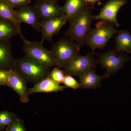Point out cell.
<instances>
[{"instance_id":"cell-1","label":"cell","mask_w":131,"mask_h":131,"mask_svg":"<svg viewBox=\"0 0 131 131\" xmlns=\"http://www.w3.org/2000/svg\"><path fill=\"white\" fill-rule=\"evenodd\" d=\"M94 8L89 3L69 21L70 25L65 32L66 37L76 43L80 47L84 45L93 20L92 9Z\"/></svg>"},{"instance_id":"cell-2","label":"cell","mask_w":131,"mask_h":131,"mask_svg":"<svg viewBox=\"0 0 131 131\" xmlns=\"http://www.w3.org/2000/svg\"><path fill=\"white\" fill-rule=\"evenodd\" d=\"M50 68L25 55L22 57L15 59L13 69L26 81L35 84L49 77L50 72Z\"/></svg>"},{"instance_id":"cell-3","label":"cell","mask_w":131,"mask_h":131,"mask_svg":"<svg viewBox=\"0 0 131 131\" xmlns=\"http://www.w3.org/2000/svg\"><path fill=\"white\" fill-rule=\"evenodd\" d=\"M114 27V24L108 21L101 20L97 22L95 28L90 30L84 44L91 49V52L95 54L96 49H103L113 35L121 31Z\"/></svg>"},{"instance_id":"cell-4","label":"cell","mask_w":131,"mask_h":131,"mask_svg":"<svg viewBox=\"0 0 131 131\" xmlns=\"http://www.w3.org/2000/svg\"><path fill=\"white\" fill-rule=\"evenodd\" d=\"M51 51L58 68L62 69L68 62L80 55V46L66 37L60 39L52 44Z\"/></svg>"},{"instance_id":"cell-5","label":"cell","mask_w":131,"mask_h":131,"mask_svg":"<svg viewBox=\"0 0 131 131\" xmlns=\"http://www.w3.org/2000/svg\"><path fill=\"white\" fill-rule=\"evenodd\" d=\"M24 42L23 51L25 55L37 60L43 65L51 68L58 67L51 51L47 50L39 42H31L26 39Z\"/></svg>"},{"instance_id":"cell-6","label":"cell","mask_w":131,"mask_h":131,"mask_svg":"<svg viewBox=\"0 0 131 131\" xmlns=\"http://www.w3.org/2000/svg\"><path fill=\"white\" fill-rule=\"evenodd\" d=\"M94 54H96L89 52L85 56L75 57L62 68L66 74L79 77L87 71L94 69L99 63L94 58Z\"/></svg>"},{"instance_id":"cell-7","label":"cell","mask_w":131,"mask_h":131,"mask_svg":"<svg viewBox=\"0 0 131 131\" xmlns=\"http://www.w3.org/2000/svg\"><path fill=\"white\" fill-rule=\"evenodd\" d=\"M118 53L114 50L98 54L100 57L97 60L98 63L105 69V74L109 77L124 68L125 64L130 60V58L126 54L118 55Z\"/></svg>"},{"instance_id":"cell-8","label":"cell","mask_w":131,"mask_h":131,"mask_svg":"<svg viewBox=\"0 0 131 131\" xmlns=\"http://www.w3.org/2000/svg\"><path fill=\"white\" fill-rule=\"evenodd\" d=\"M127 3L126 0H109L101 9L99 14L93 15V20H104L110 22L117 27L119 24L117 21V13L119 9Z\"/></svg>"},{"instance_id":"cell-9","label":"cell","mask_w":131,"mask_h":131,"mask_svg":"<svg viewBox=\"0 0 131 131\" xmlns=\"http://www.w3.org/2000/svg\"><path fill=\"white\" fill-rule=\"evenodd\" d=\"M15 13L16 19L20 23L27 24L35 30L41 32L40 18L34 7L26 5L15 10Z\"/></svg>"},{"instance_id":"cell-10","label":"cell","mask_w":131,"mask_h":131,"mask_svg":"<svg viewBox=\"0 0 131 131\" xmlns=\"http://www.w3.org/2000/svg\"><path fill=\"white\" fill-rule=\"evenodd\" d=\"M68 21L65 15L54 18L40 21L42 34V43L45 40L52 42V38L56 35Z\"/></svg>"},{"instance_id":"cell-11","label":"cell","mask_w":131,"mask_h":131,"mask_svg":"<svg viewBox=\"0 0 131 131\" xmlns=\"http://www.w3.org/2000/svg\"><path fill=\"white\" fill-rule=\"evenodd\" d=\"M34 7L38 12L40 21L54 18L64 14L62 7L56 1L37 2Z\"/></svg>"},{"instance_id":"cell-12","label":"cell","mask_w":131,"mask_h":131,"mask_svg":"<svg viewBox=\"0 0 131 131\" xmlns=\"http://www.w3.org/2000/svg\"><path fill=\"white\" fill-rule=\"evenodd\" d=\"M7 86L18 94L21 103H26L29 102L30 99L27 92L26 81L14 69H10Z\"/></svg>"},{"instance_id":"cell-13","label":"cell","mask_w":131,"mask_h":131,"mask_svg":"<svg viewBox=\"0 0 131 131\" xmlns=\"http://www.w3.org/2000/svg\"><path fill=\"white\" fill-rule=\"evenodd\" d=\"M67 87L60 86L49 77L35 84L33 87L28 89L29 95L36 93H57L63 91Z\"/></svg>"},{"instance_id":"cell-14","label":"cell","mask_w":131,"mask_h":131,"mask_svg":"<svg viewBox=\"0 0 131 131\" xmlns=\"http://www.w3.org/2000/svg\"><path fill=\"white\" fill-rule=\"evenodd\" d=\"M81 88L83 89H95L101 86L102 80L109 77L105 74L103 75L96 74L93 69L87 71L79 76Z\"/></svg>"},{"instance_id":"cell-15","label":"cell","mask_w":131,"mask_h":131,"mask_svg":"<svg viewBox=\"0 0 131 131\" xmlns=\"http://www.w3.org/2000/svg\"><path fill=\"white\" fill-rule=\"evenodd\" d=\"M15 59L13 57L9 40H0V69L10 70L14 66Z\"/></svg>"},{"instance_id":"cell-16","label":"cell","mask_w":131,"mask_h":131,"mask_svg":"<svg viewBox=\"0 0 131 131\" xmlns=\"http://www.w3.org/2000/svg\"><path fill=\"white\" fill-rule=\"evenodd\" d=\"M0 18L9 20L16 26L18 31L19 35L24 42L26 39L21 32L20 25L16 19L15 10L5 0H0Z\"/></svg>"},{"instance_id":"cell-17","label":"cell","mask_w":131,"mask_h":131,"mask_svg":"<svg viewBox=\"0 0 131 131\" xmlns=\"http://www.w3.org/2000/svg\"><path fill=\"white\" fill-rule=\"evenodd\" d=\"M116 44L114 50L118 53H131V33L126 30H121L115 37Z\"/></svg>"},{"instance_id":"cell-18","label":"cell","mask_w":131,"mask_h":131,"mask_svg":"<svg viewBox=\"0 0 131 131\" xmlns=\"http://www.w3.org/2000/svg\"><path fill=\"white\" fill-rule=\"evenodd\" d=\"M88 4L84 0H66L62 8L68 21H70Z\"/></svg>"},{"instance_id":"cell-19","label":"cell","mask_w":131,"mask_h":131,"mask_svg":"<svg viewBox=\"0 0 131 131\" xmlns=\"http://www.w3.org/2000/svg\"><path fill=\"white\" fill-rule=\"evenodd\" d=\"M19 34L16 26L11 21L0 18V40H9Z\"/></svg>"},{"instance_id":"cell-20","label":"cell","mask_w":131,"mask_h":131,"mask_svg":"<svg viewBox=\"0 0 131 131\" xmlns=\"http://www.w3.org/2000/svg\"><path fill=\"white\" fill-rule=\"evenodd\" d=\"M7 131H26V128L23 121L16 116L14 118L10 124L7 126Z\"/></svg>"},{"instance_id":"cell-21","label":"cell","mask_w":131,"mask_h":131,"mask_svg":"<svg viewBox=\"0 0 131 131\" xmlns=\"http://www.w3.org/2000/svg\"><path fill=\"white\" fill-rule=\"evenodd\" d=\"M65 75L63 70L57 67L50 72L49 76L54 81L60 84L63 83Z\"/></svg>"},{"instance_id":"cell-22","label":"cell","mask_w":131,"mask_h":131,"mask_svg":"<svg viewBox=\"0 0 131 131\" xmlns=\"http://www.w3.org/2000/svg\"><path fill=\"white\" fill-rule=\"evenodd\" d=\"M63 83L67 88H71L74 89L81 88L80 83L75 80L71 75L66 74Z\"/></svg>"},{"instance_id":"cell-23","label":"cell","mask_w":131,"mask_h":131,"mask_svg":"<svg viewBox=\"0 0 131 131\" xmlns=\"http://www.w3.org/2000/svg\"><path fill=\"white\" fill-rule=\"evenodd\" d=\"M14 8H19L26 5H29L31 0H5Z\"/></svg>"},{"instance_id":"cell-24","label":"cell","mask_w":131,"mask_h":131,"mask_svg":"<svg viewBox=\"0 0 131 131\" xmlns=\"http://www.w3.org/2000/svg\"><path fill=\"white\" fill-rule=\"evenodd\" d=\"M10 70L0 69V85L7 86Z\"/></svg>"},{"instance_id":"cell-25","label":"cell","mask_w":131,"mask_h":131,"mask_svg":"<svg viewBox=\"0 0 131 131\" xmlns=\"http://www.w3.org/2000/svg\"><path fill=\"white\" fill-rule=\"evenodd\" d=\"M9 113V112L6 111L0 112V128H4L3 124L5 122V118Z\"/></svg>"},{"instance_id":"cell-26","label":"cell","mask_w":131,"mask_h":131,"mask_svg":"<svg viewBox=\"0 0 131 131\" xmlns=\"http://www.w3.org/2000/svg\"><path fill=\"white\" fill-rule=\"evenodd\" d=\"M88 3L90 4L94 8L95 5L96 3L98 2V3H100L101 0H84Z\"/></svg>"},{"instance_id":"cell-27","label":"cell","mask_w":131,"mask_h":131,"mask_svg":"<svg viewBox=\"0 0 131 131\" xmlns=\"http://www.w3.org/2000/svg\"><path fill=\"white\" fill-rule=\"evenodd\" d=\"M37 2H44L49 1H58L59 0H36Z\"/></svg>"}]
</instances>
